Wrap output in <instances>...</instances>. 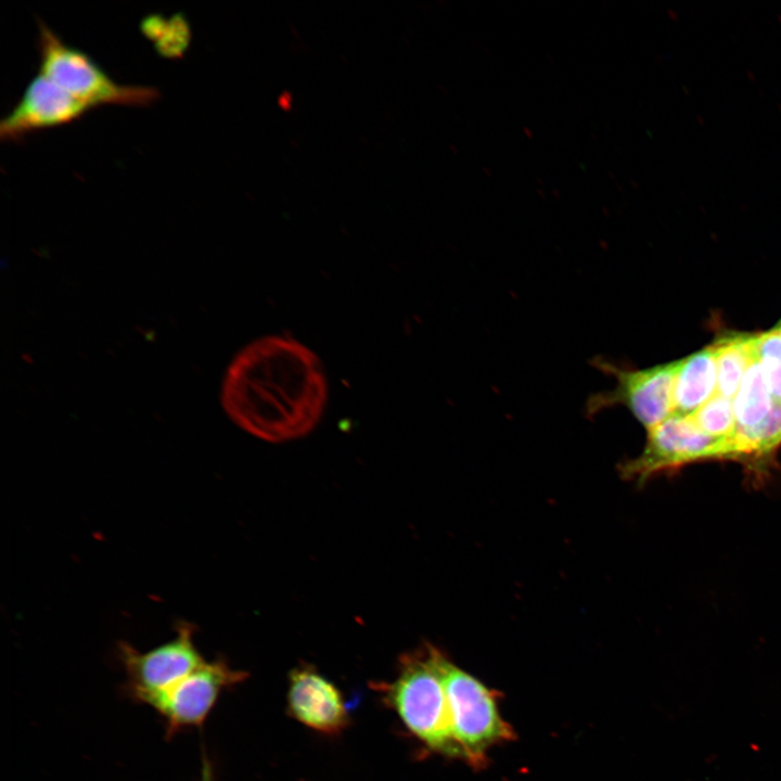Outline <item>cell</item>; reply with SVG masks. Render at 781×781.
I'll return each mask as SVG.
<instances>
[{
    "label": "cell",
    "instance_id": "7c38bea8",
    "mask_svg": "<svg viewBox=\"0 0 781 781\" xmlns=\"http://www.w3.org/2000/svg\"><path fill=\"white\" fill-rule=\"evenodd\" d=\"M737 431L757 426L770 412L773 399L755 353L732 399Z\"/></svg>",
    "mask_w": 781,
    "mask_h": 781
},
{
    "label": "cell",
    "instance_id": "4fadbf2b",
    "mask_svg": "<svg viewBox=\"0 0 781 781\" xmlns=\"http://www.w3.org/2000/svg\"><path fill=\"white\" fill-rule=\"evenodd\" d=\"M755 335L732 334L713 344L716 355L717 394L733 399L754 355Z\"/></svg>",
    "mask_w": 781,
    "mask_h": 781
},
{
    "label": "cell",
    "instance_id": "8992f818",
    "mask_svg": "<svg viewBox=\"0 0 781 781\" xmlns=\"http://www.w3.org/2000/svg\"><path fill=\"white\" fill-rule=\"evenodd\" d=\"M195 628L179 622L170 640L148 651L128 642L117 644V657L126 673L125 691L133 701L146 704L155 695L170 689L206 660L197 650Z\"/></svg>",
    "mask_w": 781,
    "mask_h": 781
},
{
    "label": "cell",
    "instance_id": "ac0fdd59",
    "mask_svg": "<svg viewBox=\"0 0 781 781\" xmlns=\"http://www.w3.org/2000/svg\"><path fill=\"white\" fill-rule=\"evenodd\" d=\"M774 329H776L777 331H779L780 334H781V321L778 323V325H777Z\"/></svg>",
    "mask_w": 781,
    "mask_h": 781
},
{
    "label": "cell",
    "instance_id": "6da1fadb",
    "mask_svg": "<svg viewBox=\"0 0 781 781\" xmlns=\"http://www.w3.org/2000/svg\"><path fill=\"white\" fill-rule=\"evenodd\" d=\"M328 399L318 356L286 335L258 338L227 368L220 393L227 415L245 432L282 443L311 432Z\"/></svg>",
    "mask_w": 781,
    "mask_h": 781
},
{
    "label": "cell",
    "instance_id": "9c48e42d",
    "mask_svg": "<svg viewBox=\"0 0 781 781\" xmlns=\"http://www.w3.org/2000/svg\"><path fill=\"white\" fill-rule=\"evenodd\" d=\"M91 107L42 74L26 86L21 99L0 121V138L18 141L35 131L69 124Z\"/></svg>",
    "mask_w": 781,
    "mask_h": 781
},
{
    "label": "cell",
    "instance_id": "3957f363",
    "mask_svg": "<svg viewBox=\"0 0 781 781\" xmlns=\"http://www.w3.org/2000/svg\"><path fill=\"white\" fill-rule=\"evenodd\" d=\"M424 650L444 686L453 738L462 758L476 767L484 765L491 746L514 737L511 726L499 713L495 692L440 650L431 644Z\"/></svg>",
    "mask_w": 781,
    "mask_h": 781
},
{
    "label": "cell",
    "instance_id": "e0dca14e",
    "mask_svg": "<svg viewBox=\"0 0 781 781\" xmlns=\"http://www.w3.org/2000/svg\"><path fill=\"white\" fill-rule=\"evenodd\" d=\"M201 781H213V769L209 759L203 756Z\"/></svg>",
    "mask_w": 781,
    "mask_h": 781
},
{
    "label": "cell",
    "instance_id": "2e32d148",
    "mask_svg": "<svg viewBox=\"0 0 781 781\" xmlns=\"http://www.w3.org/2000/svg\"><path fill=\"white\" fill-rule=\"evenodd\" d=\"M755 353L773 402L781 405V334L776 329L755 335Z\"/></svg>",
    "mask_w": 781,
    "mask_h": 781
},
{
    "label": "cell",
    "instance_id": "8fae6325",
    "mask_svg": "<svg viewBox=\"0 0 781 781\" xmlns=\"http://www.w3.org/2000/svg\"><path fill=\"white\" fill-rule=\"evenodd\" d=\"M717 393L714 346L681 359L674 389V413L692 415Z\"/></svg>",
    "mask_w": 781,
    "mask_h": 781
},
{
    "label": "cell",
    "instance_id": "ba28073f",
    "mask_svg": "<svg viewBox=\"0 0 781 781\" xmlns=\"http://www.w3.org/2000/svg\"><path fill=\"white\" fill-rule=\"evenodd\" d=\"M247 678L223 660L205 661L170 689L155 695L145 705L163 719L167 739L178 732L201 727L220 694Z\"/></svg>",
    "mask_w": 781,
    "mask_h": 781
},
{
    "label": "cell",
    "instance_id": "30bf717a",
    "mask_svg": "<svg viewBox=\"0 0 781 781\" xmlns=\"http://www.w3.org/2000/svg\"><path fill=\"white\" fill-rule=\"evenodd\" d=\"M287 712L304 726L324 734H337L349 722L341 691L312 667H297L289 678Z\"/></svg>",
    "mask_w": 781,
    "mask_h": 781
},
{
    "label": "cell",
    "instance_id": "52a82bcc",
    "mask_svg": "<svg viewBox=\"0 0 781 781\" xmlns=\"http://www.w3.org/2000/svg\"><path fill=\"white\" fill-rule=\"evenodd\" d=\"M642 452L620 465L622 475L639 483L681 464L730 458V441L704 433L692 415L671 414L651 428Z\"/></svg>",
    "mask_w": 781,
    "mask_h": 781
},
{
    "label": "cell",
    "instance_id": "5bb4252c",
    "mask_svg": "<svg viewBox=\"0 0 781 781\" xmlns=\"http://www.w3.org/2000/svg\"><path fill=\"white\" fill-rule=\"evenodd\" d=\"M697 426L707 435L730 441L737 432L732 399L715 394L692 414Z\"/></svg>",
    "mask_w": 781,
    "mask_h": 781
},
{
    "label": "cell",
    "instance_id": "5b68a950",
    "mask_svg": "<svg viewBox=\"0 0 781 781\" xmlns=\"http://www.w3.org/2000/svg\"><path fill=\"white\" fill-rule=\"evenodd\" d=\"M681 360L646 369H628L603 358L592 364L613 376L615 387L599 392L588 399L587 415L623 406L648 430L655 427L674 413V389Z\"/></svg>",
    "mask_w": 781,
    "mask_h": 781
},
{
    "label": "cell",
    "instance_id": "277c9868",
    "mask_svg": "<svg viewBox=\"0 0 781 781\" xmlns=\"http://www.w3.org/2000/svg\"><path fill=\"white\" fill-rule=\"evenodd\" d=\"M39 73L91 108L100 105L146 106L159 98L153 87L120 85L87 53L66 44L38 22Z\"/></svg>",
    "mask_w": 781,
    "mask_h": 781
},
{
    "label": "cell",
    "instance_id": "7a4b0ae2",
    "mask_svg": "<svg viewBox=\"0 0 781 781\" xmlns=\"http://www.w3.org/2000/svg\"><path fill=\"white\" fill-rule=\"evenodd\" d=\"M375 688L406 728L426 747L462 758L453 738L444 686L425 650L401 655L396 678Z\"/></svg>",
    "mask_w": 781,
    "mask_h": 781
},
{
    "label": "cell",
    "instance_id": "9a60e30c",
    "mask_svg": "<svg viewBox=\"0 0 781 781\" xmlns=\"http://www.w3.org/2000/svg\"><path fill=\"white\" fill-rule=\"evenodd\" d=\"M145 35L155 40L156 49L164 55H180L188 46L190 31L181 16H172L169 21L161 16H149L142 23Z\"/></svg>",
    "mask_w": 781,
    "mask_h": 781
}]
</instances>
